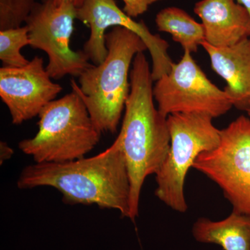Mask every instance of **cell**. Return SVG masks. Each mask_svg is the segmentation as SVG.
<instances>
[{
	"mask_svg": "<svg viewBox=\"0 0 250 250\" xmlns=\"http://www.w3.org/2000/svg\"><path fill=\"white\" fill-rule=\"evenodd\" d=\"M130 92L116 141L126 161L130 185L129 218L139 215L140 196L148 176L160 170L170 147L167 118L154 103L152 69L143 52L136 54L130 72Z\"/></svg>",
	"mask_w": 250,
	"mask_h": 250,
	"instance_id": "cell-1",
	"label": "cell"
},
{
	"mask_svg": "<svg viewBox=\"0 0 250 250\" xmlns=\"http://www.w3.org/2000/svg\"><path fill=\"white\" fill-rule=\"evenodd\" d=\"M18 188H54L67 205H96L116 209L129 218L130 185L126 161L116 141L89 158L62 163H41L24 167Z\"/></svg>",
	"mask_w": 250,
	"mask_h": 250,
	"instance_id": "cell-2",
	"label": "cell"
},
{
	"mask_svg": "<svg viewBox=\"0 0 250 250\" xmlns=\"http://www.w3.org/2000/svg\"><path fill=\"white\" fill-rule=\"evenodd\" d=\"M107 56L71 81L72 90L83 100L90 118L102 134H115L130 92V72L136 54L147 50L132 31L113 27L105 36Z\"/></svg>",
	"mask_w": 250,
	"mask_h": 250,
	"instance_id": "cell-3",
	"label": "cell"
},
{
	"mask_svg": "<svg viewBox=\"0 0 250 250\" xmlns=\"http://www.w3.org/2000/svg\"><path fill=\"white\" fill-rule=\"evenodd\" d=\"M39 117L37 134L18 144L36 164L82 159L100 142L102 133L75 90L46 105Z\"/></svg>",
	"mask_w": 250,
	"mask_h": 250,
	"instance_id": "cell-4",
	"label": "cell"
},
{
	"mask_svg": "<svg viewBox=\"0 0 250 250\" xmlns=\"http://www.w3.org/2000/svg\"><path fill=\"white\" fill-rule=\"evenodd\" d=\"M211 117L200 113H175L167 117L170 147L156 174L155 195L175 211L185 213L188 205L184 183L188 172L202 152L218 146L220 131Z\"/></svg>",
	"mask_w": 250,
	"mask_h": 250,
	"instance_id": "cell-5",
	"label": "cell"
},
{
	"mask_svg": "<svg viewBox=\"0 0 250 250\" xmlns=\"http://www.w3.org/2000/svg\"><path fill=\"white\" fill-rule=\"evenodd\" d=\"M192 167L215 182L233 206L250 215V119L241 116L220 131L218 146L202 152Z\"/></svg>",
	"mask_w": 250,
	"mask_h": 250,
	"instance_id": "cell-6",
	"label": "cell"
},
{
	"mask_svg": "<svg viewBox=\"0 0 250 250\" xmlns=\"http://www.w3.org/2000/svg\"><path fill=\"white\" fill-rule=\"evenodd\" d=\"M153 96L166 118L175 113H200L213 119L233 106L225 90L207 78L188 51H184L181 60L156 81Z\"/></svg>",
	"mask_w": 250,
	"mask_h": 250,
	"instance_id": "cell-7",
	"label": "cell"
},
{
	"mask_svg": "<svg viewBox=\"0 0 250 250\" xmlns=\"http://www.w3.org/2000/svg\"><path fill=\"white\" fill-rule=\"evenodd\" d=\"M77 9L70 3L57 5L51 0H43L36 3L26 20L29 46L47 54L46 70L52 80L67 75L79 77L93 65L83 50L74 51L70 47Z\"/></svg>",
	"mask_w": 250,
	"mask_h": 250,
	"instance_id": "cell-8",
	"label": "cell"
},
{
	"mask_svg": "<svg viewBox=\"0 0 250 250\" xmlns=\"http://www.w3.org/2000/svg\"><path fill=\"white\" fill-rule=\"evenodd\" d=\"M77 19L90 29L83 52L93 65L102 63L107 56L106 31L121 26L132 31L147 46L152 58V76L157 81L170 71L173 62L169 56V44L158 34H153L143 21L136 22L120 9L114 0H84L77 9Z\"/></svg>",
	"mask_w": 250,
	"mask_h": 250,
	"instance_id": "cell-9",
	"label": "cell"
},
{
	"mask_svg": "<svg viewBox=\"0 0 250 250\" xmlns=\"http://www.w3.org/2000/svg\"><path fill=\"white\" fill-rule=\"evenodd\" d=\"M52 80L43 59L39 57L24 67L0 68V98L9 109L13 124L39 116L42 108L55 100L62 88Z\"/></svg>",
	"mask_w": 250,
	"mask_h": 250,
	"instance_id": "cell-10",
	"label": "cell"
},
{
	"mask_svg": "<svg viewBox=\"0 0 250 250\" xmlns=\"http://www.w3.org/2000/svg\"><path fill=\"white\" fill-rule=\"evenodd\" d=\"M205 29V42L228 47L250 38V16L236 0H200L194 7Z\"/></svg>",
	"mask_w": 250,
	"mask_h": 250,
	"instance_id": "cell-11",
	"label": "cell"
},
{
	"mask_svg": "<svg viewBox=\"0 0 250 250\" xmlns=\"http://www.w3.org/2000/svg\"><path fill=\"white\" fill-rule=\"evenodd\" d=\"M202 46L212 69L226 82L224 90L233 106L246 111L250 103V38L228 47H214L207 42Z\"/></svg>",
	"mask_w": 250,
	"mask_h": 250,
	"instance_id": "cell-12",
	"label": "cell"
},
{
	"mask_svg": "<svg viewBox=\"0 0 250 250\" xmlns=\"http://www.w3.org/2000/svg\"><path fill=\"white\" fill-rule=\"evenodd\" d=\"M192 232L197 242L218 245L224 250H250V215L234 210L220 221L199 218Z\"/></svg>",
	"mask_w": 250,
	"mask_h": 250,
	"instance_id": "cell-13",
	"label": "cell"
},
{
	"mask_svg": "<svg viewBox=\"0 0 250 250\" xmlns=\"http://www.w3.org/2000/svg\"><path fill=\"white\" fill-rule=\"evenodd\" d=\"M155 22L158 30L170 34L184 51L196 52L199 46L205 42L202 23L197 22L183 9L174 6L165 8L156 15Z\"/></svg>",
	"mask_w": 250,
	"mask_h": 250,
	"instance_id": "cell-14",
	"label": "cell"
},
{
	"mask_svg": "<svg viewBox=\"0 0 250 250\" xmlns=\"http://www.w3.org/2000/svg\"><path fill=\"white\" fill-rule=\"evenodd\" d=\"M29 29L24 27L0 30V60L3 67L25 66L30 61L21 53V49L29 45Z\"/></svg>",
	"mask_w": 250,
	"mask_h": 250,
	"instance_id": "cell-15",
	"label": "cell"
},
{
	"mask_svg": "<svg viewBox=\"0 0 250 250\" xmlns=\"http://www.w3.org/2000/svg\"><path fill=\"white\" fill-rule=\"evenodd\" d=\"M36 4L35 0H0V30L22 27Z\"/></svg>",
	"mask_w": 250,
	"mask_h": 250,
	"instance_id": "cell-16",
	"label": "cell"
},
{
	"mask_svg": "<svg viewBox=\"0 0 250 250\" xmlns=\"http://www.w3.org/2000/svg\"><path fill=\"white\" fill-rule=\"evenodd\" d=\"M162 0H123V11L131 18L139 17L147 12L151 5Z\"/></svg>",
	"mask_w": 250,
	"mask_h": 250,
	"instance_id": "cell-17",
	"label": "cell"
},
{
	"mask_svg": "<svg viewBox=\"0 0 250 250\" xmlns=\"http://www.w3.org/2000/svg\"><path fill=\"white\" fill-rule=\"evenodd\" d=\"M14 150L10 147L9 145L4 141H1L0 143V161L1 164L4 161L10 159L14 154Z\"/></svg>",
	"mask_w": 250,
	"mask_h": 250,
	"instance_id": "cell-18",
	"label": "cell"
},
{
	"mask_svg": "<svg viewBox=\"0 0 250 250\" xmlns=\"http://www.w3.org/2000/svg\"><path fill=\"white\" fill-rule=\"evenodd\" d=\"M51 1H53L54 4L57 5H60L62 3H70L78 8L82 6L84 0H51Z\"/></svg>",
	"mask_w": 250,
	"mask_h": 250,
	"instance_id": "cell-19",
	"label": "cell"
},
{
	"mask_svg": "<svg viewBox=\"0 0 250 250\" xmlns=\"http://www.w3.org/2000/svg\"><path fill=\"white\" fill-rule=\"evenodd\" d=\"M238 4L242 5L243 7L246 8L250 16V0H236Z\"/></svg>",
	"mask_w": 250,
	"mask_h": 250,
	"instance_id": "cell-20",
	"label": "cell"
},
{
	"mask_svg": "<svg viewBox=\"0 0 250 250\" xmlns=\"http://www.w3.org/2000/svg\"><path fill=\"white\" fill-rule=\"evenodd\" d=\"M246 111L250 119V103H249V105H248V108H247Z\"/></svg>",
	"mask_w": 250,
	"mask_h": 250,
	"instance_id": "cell-21",
	"label": "cell"
}]
</instances>
